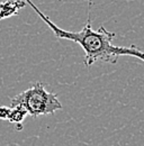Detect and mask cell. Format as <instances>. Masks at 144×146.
Returning <instances> with one entry per match:
<instances>
[{
  "label": "cell",
  "mask_w": 144,
  "mask_h": 146,
  "mask_svg": "<svg viewBox=\"0 0 144 146\" xmlns=\"http://www.w3.org/2000/svg\"><path fill=\"white\" fill-rule=\"evenodd\" d=\"M20 106L27 111V115L32 117H39L51 115L55 111L62 109V104L53 92H49L42 82L35 84L15 96L10 100V107Z\"/></svg>",
  "instance_id": "7a4b0ae2"
},
{
  "label": "cell",
  "mask_w": 144,
  "mask_h": 146,
  "mask_svg": "<svg viewBox=\"0 0 144 146\" xmlns=\"http://www.w3.org/2000/svg\"><path fill=\"white\" fill-rule=\"evenodd\" d=\"M39 16L54 33L55 37L60 39H67L74 43H78L85 51V58L83 63L87 68H90L97 61H104L110 64L117 62L121 56H133L144 62V52L137 48L135 45L129 46H117L113 44V39L115 38L116 34L108 32L104 26H100L98 29H92L91 18H90V9H91V0H89V11H88V19L85 27L80 32H69L60 28L55 25L51 19L45 14H43L32 0H25Z\"/></svg>",
  "instance_id": "6da1fadb"
},
{
  "label": "cell",
  "mask_w": 144,
  "mask_h": 146,
  "mask_svg": "<svg viewBox=\"0 0 144 146\" xmlns=\"http://www.w3.org/2000/svg\"><path fill=\"white\" fill-rule=\"evenodd\" d=\"M25 0H8L0 2V20L18 14V10L25 7Z\"/></svg>",
  "instance_id": "3957f363"
},
{
  "label": "cell",
  "mask_w": 144,
  "mask_h": 146,
  "mask_svg": "<svg viewBox=\"0 0 144 146\" xmlns=\"http://www.w3.org/2000/svg\"><path fill=\"white\" fill-rule=\"evenodd\" d=\"M27 116V111L24 109L20 106H14L10 107V112L8 116V121L14 124L15 128L17 130H21L23 129V121Z\"/></svg>",
  "instance_id": "277c9868"
},
{
  "label": "cell",
  "mask_w": 144,
  "mask_h": 146,
  "mask_svg": "<svg viewBox=\"0 0 144 146\" xmlns=\"http://www.w3.org/2000/svg\"><path fill=\"white\" fill-rule=\"evenodd\" d=\"M9 112H10V107L1 106L0 107V119L7 120L8 119V116H9Z\"/></svg>",
  "instance_id": "5b68a950"
}]
</instances>
